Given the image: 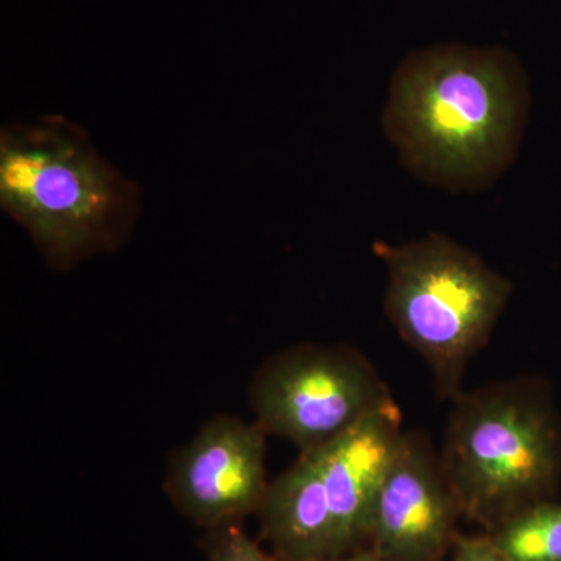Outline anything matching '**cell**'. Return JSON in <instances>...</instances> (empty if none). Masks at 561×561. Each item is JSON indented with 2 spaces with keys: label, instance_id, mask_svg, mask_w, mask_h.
Listing matches in <instances>:
<instances>
[{
  "label": "cell",
  "instance_id": "1",
  "mask_svg": "<svg viewBox=\"0 0 561 561\" xmlns=\"http://www.w3.org/2000/svg\"><path fill=\"white\" fill-rule=\"evenodd\" d=\"M530 103L529 77L512 50L440 43L402 58L381 125L413 176L470 194L494 186L518 158Z\"/></svg>",
  "mask_w": 561,
  "mask_h": 561
},
{
  "label": "cell",
  "instance_id": "2",
  "mask_svg": "<svg viewBox=\"0 0 561 561\" xmlns=\"http://www.w3.org/2000/svg\"><path fill=\"white\" fill-rule=\"evenodd\" d=\"M0 203L47 257L79 260L121 241L138 213V190L70 122L3 127Z\"/></svg>",
  "mask_w": 561,
  "mask_h": 561
},
{
  "label": "cell",
  "instance_id": "3",
  "mask_svg": "<svg viewBox=\"0 0 561 561\" xmlns=\"http://www.w3.org/2000/svg\"><path fill=\"white\" fill-rule=\"evenodd\" d=\"M440 461L461 516L486 534L548 501L561 474V426L545 389L513 379L453 398Z\"/></svg>",
  "mask_w": 561,
  "mask_h": 561
},
{
  "label": "cell",
  "instance_id": "4",
  "mask_svg": "<svg viewBox=\"0 0 561 561\" xmlns=\"http://www.w3.org/2000/svg\"><path fill=\"white\" fill-rule=\"evenodd\" d=\"M376 250L387 268L386 316L426 362L440 397L453 400L511 300V279L438 232Z\"/></svg>",
  "mask_w": 561,
  "mask_h": 561
},
{
  "label": "cell",
  "instance_id": "5",
  "mask_svg": "<svg viewBox=\"0 0 561 561\" xmlns=\"http://www.w3.org/2000/svg\"><path fill=\"white\" fill-rule=\"evenodd\" d=\"M250 402L265 434L286 438L305 453L394 400L359 351L302 345L262 365L251 382Z\"/></svg>",
  "mask_w": 561,
  "mask_h": 561
},
{
  "label": "cell",
  "instance_id": "6",
  "mask_svg": "<svg viewBox=\"0 0 561 561\" xmlns=\"http://www.w3.org/2000/svg\"><path fill=\"white\" fill-rule=\"evenodd\" d=\"M265 431L216 416L173 454L165 490L181 515L202 529L257 515L265 491Z\"/></svg>",
  "mask_w": 561,
  "mask_h": 561
},
{
  "label": "cell",
  "instance_id": "7",
  "mask_svg": "<svg viewBox=\"0 0 561 561\" xmlns=\"http://www.w3.org/2000/svg\"><path fill=\"white\" fill-rule=\"evenodd\" d=\"M459 518L440 454L420 432H404L376 497L367 548L383 561H443Z\"/></svg>",
  "mask_w": 561,
  "mask_h": 561
},
{
  "label": "cell",
  "instance_id": "8",
  "mask_svg": "<svg viewBox=\"0 0 561 561\" xmlns=\"http://www.w3.org/2000/svg\"><path fill=\"white\" fill-rule=\"evenodd\" d=\"M402 434L400 409L391 402L311 449L330 500L337 557L367 548L376 497Z\"/></svg>",
  "mask_w": 561,
  "mask_h": 561
},
{
  "label": "cell",
  "instance_id": "9",
  "mask_svg": "<svg viewBox=\"0 0 561 561\" xmlns=\"http://www.w3.org/2000/svg\"><path fill=\"white\" fill-rule=\"evenodd\" d=\"M262 535L279 561L337 557L335 524L319 460L313 451L268 482L260 512Z\"/></svg>",
  "mask_w": 561,
  "mask_h": 561
},
{
  "label": "cell",
  "instance_id": "10",
  "mask_svg": "<svg viewBox=\"0 0 561 561\" xmlns=\"http://www.w3.org/2000/svg\"><path fill=\"white\" fill-rule=\"evenodd\" d=\"M489 535L512 561H561V504L537 502Z\"/></svg>",
  "mask_w": 561,
  "mask_h": 561
},
{
  "label": "cell",
  "instance_id": "11",
  "mask_svg": "<svg viewBox=\"0 0 561 561\" xmlns=\"http://www.w3.org/2000/svg\"><path fill=\"white\" fill-rule=\"evenodd\" d=\"M201 549L206 561H279L273 553L262 551L241 524H225L205 530Z\"/></svg>",
  "mask_w": 561,
  "mask_h": 561
},
{
  "label": "cell",
  "instance_id": "12",
  "mask_svg": "<svg viewBox=\"0 0 561 561\" xmlns=\"http://www.w3.org/2000/svg\"><path fill=\"white\" fill-rule=\"evenodd\" d=\"M451 561H512L494 545L489 534L460 535L453 546Z\"/></svg>",
  "mask_w": 561,
  "mask_h": 561
},
{
  "label": "cell",
  "instance_id": "13",
  "mask_svg": "<svg viewBox=\"0 0 561 561\" xmlns=\"http://www.w3.org/2000/svg\"><path fill=\"white\" fill-rule=\"evenodd\" d=\"M317 561H383L376 556L371 549L364 548L359 549V551L345 553V556L331 557V559H323Z\"/></svg>",
  "mask_w": 561,
  "mask_h": 561
}]
</instances>
